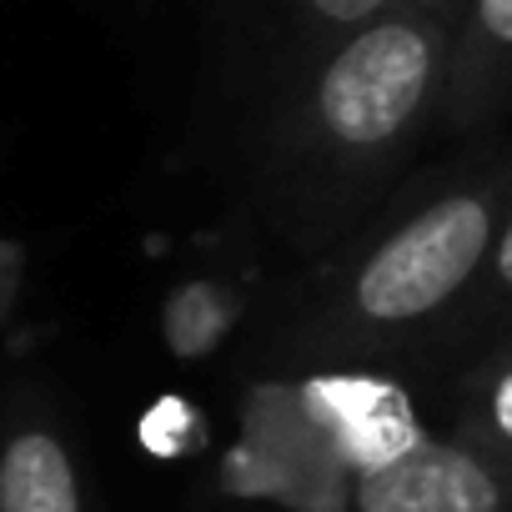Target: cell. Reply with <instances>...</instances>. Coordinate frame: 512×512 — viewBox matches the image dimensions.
<instances>
[{"label":"cell","instance_id":"1","mask_svg":"<svg viewBox=\"0 0 512 512\" xmlns=\"http://www.w3.org/2000/svg\"><path fill=\"white\" fill-rule=\"evenodd\" d=\"M452 16L402 6L342 41L287 96L272 131V181L307 226L352 216L442 121Z\"/></svg>","mask_w":512,"mask_h":512},{"label":"cell","instance_id":"2","mask_svg":"<svg viewBox=\"0 0 512 512\" xmlns=\"http://www.w3.org/2000/svg\"><path fill=\"white\" fill-rule=\"evenodd\" d=\"M507 191V161H477L437 181L327 282V302L302 317V342L322 357H367L447 322L477 292Z\"/></svg>","mask_w":512,"mask_h":512},{"label":"cell","instance_id":"3","mask_svg":"<svg viewBox=\"0 0 512 512\" xmlns=\"http://www.w3.org/2000/svg\"><path fill=\"white\" fill-rule=\"evenodd\" d=\"M352 512H512V477L452 432H422L382 467L352 477Z\"/></svg>","mask_w":512,"mask_h":512},{"label":"cell","instance_id":"4","mask_svg":"<svg viewBox=\"0 0 512 512\" xmlns=\"http://www.w3.org/2000/svg\"><path fill=\"white\" fill-rule=\"evenodd\" d=\"M507 106H512V0H457L437 131L482 136Z\"/></svg>","mask_w":512,"mask_h":512},{"label":"cell","instance_id":"5","mask_svg":"<svg viewBox=\"0 0 512 512\" xmlns=\"http://www.w3.org/2000/svg\"><path fill=\"white\" fill-rule=\"evenodd\" d=\"M0 512H86L81 467L51 422H21L0 442Z\"/></svg>","mask_w":512,"mask_h":512},{"label":"cell","instance_id":"6","mask_svg":"<svg viewBox=\"0 0 512 512\" xmlns=\"http://www.w3.org/2000/svg\"><path fill=\"white\" fill-rule=\"evenodd\" d=\"M282 21V96L317 66L327 61L342 41L397 11L402 0H267Z\"/></svg>","mask_w":512,"mask_h":512},{"label":"cell","instance_id":"7","mask_svg":"<svg viewBox=\"0 0 512 512\" xmlns=\"http://www.w3.org/2000/svg\"><path fill=\"white\" fill-rule=\"evenodd\" d=\"M246 312V292L226 277H186L161 307V342L176 362L211 357Z\"/></svg>","mask_w":512,"mask_h":512},{"label":"cell","instance_id":"8","mask_svg":"<svg viewBox=\"0 0 512 512\" xmlns=\"http://www.w3.org/2000/svg\"><path fill=\"white\" fill-rule=\"evenodd\" d=\"M452 437L497 462L512 477V337L492 347L457 392V422Z\"/></svg>","mask_w":512,"mask_h":512},{"label":"cell","instance_id":"9","mask_svg":"<svg viewBox=\"0 0 512 512\" xmlns=\"http://www.w3.org/2000/svg\"><path fill=\"white\" fill-rule=\"evenodd\" d=\"M507 312H512V191H507L492 251H487V267L477 277V292L467 297V317H477V322L482 317H507Z\"/></svg>","mask_w":512,"mask_h":512},{"label":"cell","instance_id":"10","mask_svg":"<svg viewBox=\"0 0 512 512\" xmlns=\"http://www.w3.org/2000/svg\"><path fill=\"white\" fill-rule=\"evenodd\" d=\"M407 6H427V11H447V16H457V0H407Z\"/></svg>","mask_w":512,"mask_h":512}]
</instances>
